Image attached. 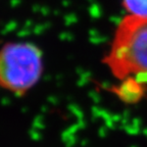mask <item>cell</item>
I'll use <instances>...</instances> for the list:
<instances>
[{
  "label": "cell",
  "instance_id": "1",
  "mask_svg": "<svg viewBox=\"0 0 147 147\" xmlns=\"http://www.w3.org/2000/svg\"><path fill=\"white\" fill-rule=\"evenodd\" d=\"M103 61L121 82L119 97L139 100L147 86V16L128 14L119 22Z\"/></svg>",
  "mask_w": 147,
  "mask_h": 147
},
{
  "label": "cell",
  "instance_id": "2",
  "mask_svg": "<svg viewBox=\"0 0 147 147\" xmlns=\"http://www.w3.org/2000/svg\"><path fill=\"white\" fill-rule=\"evenodd\" d=\"M43 73V55L30 42H9L0 48V87L24 95L36 86Z\"/></svg>",
  "mask_w": 147,
  "mask_h": 147
},
{
  "label": "cell",
  "instance_id": "3",
  "mask_svg": "<svg viewBox=\"0 0 147 147\" xmlns=\"http://www.w3.org/2000/svg\"><path fill=\"white\" fill-rule=\"evenodd\" d=\"M123 6L128 14L147 16V0H123Z\"/></svg>",
  "mask_w": 147,
  "mask_h": 147
}]
</instances>
